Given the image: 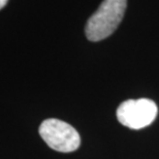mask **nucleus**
Here are the masks:
<instances>
[{"instance_id":"f257e3e1","label":"nucleus","mask_w":159,"mask_h":159,"mask_svg":"<svg viewBox=\"0 0 159 159\" xmlns=\"http://www.w3.org/2000/svg\"><path fill=\"white\" fill-rule=\"evenodd\" d=\"M126 6L127 0H103L86 24L87 38L96 42L113 34L122 21Z\"/></svg>"},{"instance_id":"f03ea898","label":"nucleus","mask_w":159,"mask_h":159,"mask_svg":"<svg viewBox=\"0 0 159 159\" xmlns=\"http://www.w3.org/2000/svg\"><path fill=\"white\" fill-rule=\"evenodd\" d=\"M39 134L50 148L62 153L76 151L81 144L80 134L72 125L55 118L40 124Z\"/></svg>"},{"instance_id":"7ed1b4c3","label":"nucleus","mask_w":159,"mask_h":159,"mask_svg":"<svg viewBox=\"0 0 159 159\" xmlns=\"http://www.w3.org/2000/svg\"><path fill=\"white\" fill-rule=\"evenodd\" d=\"M157 113V105L152 100H127L118 107L117 118L124 126L131 129H141L153 122Z\"/></svg>"},{"instance_id":"20e7f679","label":"nucleus","mask_w":159,"mask_h":159,"mask_svg":"<svg viewBox=\"0 0 159 159\" xmlns=\"http://www.w3.org/2000/svg\"><path fill=\"white\" fill-rule=\"evenodd\" d=\"M7 2H8V0H0V9L4 7Z\"/></svg>"}]
</instances>
